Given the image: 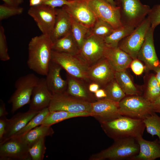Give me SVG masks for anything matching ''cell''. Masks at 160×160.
<instances>
[{"mask_svg":"<svg viewBox=\"0 0 160 160\" xmlns=\"http://www.w3.org/2000/svg\"><path fill=\"white\" fill-rule=\"evenodd\" d=\"M104 57L108 60L115 71H126L130 66L133 60L119 46L114 47H107Z\"/></svg>","mask_w":160,"mask_h":160,"instance_id":"7402d4cb","label":"cell"},{"mask_svg":"<svg viewBox=\"0 0 160 160\" xmlns=\"http://www.w3.org/2000/svg\"><path fill=\"white\" fill-rule=\"evenodd\" d=\"M52 50L77 55L79 49L71 33L53 43Z\"/></svg>","mask_w":160,"mask_h":160,"instance_id":"d4e9b609","label":"cell"},{"mask_svg":"<svg viewBox=\"0 0 160 160\" xmlns=\"http://www.w3.org/2000/svg\"><path fill=\"white\" fill-rule=\"evenodd\" d=\"M45 137L41 138L29 148V152L32 160H42L44 157L46 148Z\"/></svg>","mask_w":160,"mask_h":160,"instance_id":"d590c367","label":"cell"},{"mask_svg":"<svg viewBox=\"0 0 160 160\" xmlns=\"http://www.w3.org/2000/svg\"><path fill=\"white\" fill-rule=\"evenodd\" d=\"M28 14L33 19L42 34L50 36L55 21L56 8L41 4L30 7Z\"/></svg>","mask_w":160,"mask_h":160,"instance_id":"7c38bea8","label":"cell"},{"mask_svg":"<svg viewBox=\"0 0 160 160\" xmlns=\"http://www.w3.org/2000/svg\"><path fill=\"white\" fill-rule=\"evenodd\" d=\"M0 59L3 61H8L10 59L8 52V47L4 30L1 25H0Z\"/></svg>","mask_w":160,"mask_h":160,"instance_id":"74e56055","label":"cell"},{"mask_svg":"<svg viewBox=\"0 0 160 160\" xmlns=\"http://www.w3.org/2000/svg\"><path fill=\"white\" fill-rule=\"evenodd\" d=\"M115 71L108 60L103 57L88 67L87 78L90 82L96 83L103 88L114 79Z\"/></svg>","mask_w":160,"mask_h":160,"instance_id":"9a60e30c","label":"cell"},{"mask_svg":"<svg viewBox=\"0 0 160 160\" xmlns=\"http://www.w3.org/2000/svg\"><path fill=\"white\" fill-rule=\"evenodd\" d=\"M114 29L110 24L97 18L93 25L90 28L89 34L104 39L111 34Z\"/></svg>","mask_w":160,"mask_h":160,"instance_id":"e575fe53","label":"cell"},{"mask_svg":"<svg viewBox=\"0 0 160 160\" xmlns=\"http://www.w3.org/2000/svg\"><path fill=\"white\" fill-rule=\"evenodd\" d=\"M122 116L143 119L153 112L151 103L143 96L138 95L126 96L119 103Z\"/></svg>","mask_w":160,"mask_h":160,"instance_id":"52a82bcc","label":"cell"},{"mask_svg":"<svg viewBox=\"0 0 160 160\" xmlns=\"http://www.w3.org/2000/svg\"><path fill=\"white\" fill-rule=\"evenodd\" d=\"M23 11L21 7H14L8 6L4 4L0 5V20L7 19L10 17L20 15Z\"/></svg>","mask_w":160,"mask_h":160,"instance_id":"8d00e7d4","label":"cell"},{"mask_svg":"<svg viewBox=\"0 0 160 160\" xmlns=\"http://www.w3.org/2000/svg\"><path fill=\"white\" fill-rule=\"evenodd\" d=\"M88 5L97 18L110 24L114 29L122 25L119 8L106 0H88Z\"/></svg>","mask_w":160,"mask_h":160,"instance_id":"5bb4252c","label":"cell"},{"mask_svg":"<svg viewBox=\"0 0 160 160\" xmlns=\"http://www.w3.org/2000/svg\"><path fill=\"white\" fill-rule=\"evenodd\" d=\"M4 4L9 6L17 7L24 2V0H1Z\"/></svg>","mask_w":160,"mask_h":160,"instance_id":"7bdbcfd3","label":"cell"},{"mask_svg":"<svg viewBox=\"0 0 160 160\" xmlns=\"http://www.w3.org/2000/svg\"><path fill=\"white\" fill-rule=\"evenodd\" d=\"M151 26L150 20L147 17L131 33L119 42L118 46L132 59L137 58L138 53Z\"/></svg>","mask_w":160,"mask_h":160,"instance_id":"9c48e42d","label":"cell"},{"mask_svg":"<svg viewBox=\"0 0 160 160\" xmlns=\"http://www.w3.org/2000/svg\"><path fill=\"white\" fill-rule=\"evenodd\" d=\"M130 66L134 73L137 75L142 74L144 69L141 61L137 58L132 60Z\"/></svg>","mask_w":160,"mask_h":160,"instance_id":"ab89813d","label":"cell"},{"mask_svg":"<svg viewBox=\"0 0 160 160\" xmlns=\"http://www.w3.org/2000/svg\"><path fill=\"white\" fill-rule=\"evenodd\" d=\"M151 104L153 112L160 114V96L155 101L151 103Z\"/></svg>","mask_w":160,"mask_h":160,"instance_id":"f6af8a7d","label":"cell"},{"mask_svg":"<svg viewBox=\"0 0 160 160\" xmlns=\"http://www.w3.org/2000/svg\"><path fill=\"white\" fill-rule=\"evenodd\" d=\"M49 112L48 107L40 111L25 127L14 136L22 137L31 130L41 125Z\"/></svg>","mask_w":160,"mask_h":160,"instance_id":"d6a6232c","label":"cell"},{"mask_svg":"<svg viewBox=\"0 0 160 160\" xmlns=\"http://www.w3.org/2000/svg\"><path fill=\"white\" fill-rule=\"evenodd\" d=\"M109 3L111 4L112 5L114 6H116L115 1L113 0H106Z\"/></svg>","mask_w":160,"mask_h":160,"instance_id":"f907efd6","label":"cell"},{"mask_svg":"<svg viewBox=\"0 0 160 160\" xmlns=\"http://www.w3.org/2000/svg\"><path fill=\"white\" fill-rule=\"evenodd\" d=\"M88 88L90 92L94 94L100 88V87L98 84L95 82H91L88 84Z\"/></svg>","mask_w":160,"mask_h":160,"instance_id":"bcb514c9","label":"cell"},{"mask_svg":"<svg viewBox=\"0 0 160 160\" xmlns=\"http://www.w3.org/2000/svg\"><path fill=\"white\" fill-rule=\"evenodd\" d=\"M139 145L136 138L128 137L115 140L111 146L92 157V159L130 160L139 153Z\"/></svg>","mask_w":160,"mask_h":160,"instance_id":"3957f363","label":"cell"},{"mask_svg":"<svg viewBox=\"0 0 160 160\" xmlns=\"http://www.w3.org/2000/svg\"><path fill=\"white\" fill-rule=\"evenodd\" d=\"M47 0H41L42 1H47Z\"/></svg>","mask_w":160,"mask_h":160,"instance_id":"816d5d0a","label":"cell"},{"mask_svg":"<svg viewBox=\"0 0 160 160\" xmlns=\"http://www.w3.org/2000/svg\"><path fill=\"white\" fill-rule=\"evenodd\" d=\"M8 119L6 116L0 117V141L5 133Z\"/></svg>","mask_w":160,"mask_h":160,"instance_id":"b9f144b4","label":"cell"},{"mask_svg":"<svg viewBox=\"0 0 160 160\" xmlns=\"http://www.w3.org/2000/svg\"><path fill=\"white\" fill-rule=\"evenodd\" d=\"M8 114L6 111L5 104L3 101L0 100V117L5 116Z\"/></svg>","mask_w":160,"mask_h":160,"instance_id":"7dc6e473","label":"cell"},{"mask_svg":"<svg viewBox=\"0 0 160 160\" xmlns=\"http://www.w3.org/2000/svg\"><path fill=\"white\" fill-rule=\"evenodd\" d=\"M160 96V85L155 75L152 74L148 78L143 96L152 103Z\"/></svg>","mask_w":160,"mask_h":160,"instance_id":"4dcf8cb0","label":"cell"},{"mask_svg":"<svg viewBox=\"0 0 160 160\" xmlns=\"http://www.w3.org/2000/svg\"><path fill=\"white\" fill-rule=\"evenodd\" d=\"M29 148L22 137L13 136L0 142V160H31Z\"/></svg>","mask_w":160,"mask_h":160,"instance_id":"30bf717a","label":"cell"},{"mask_svg":"<svg viewBox=\"0 0 160 160\" xmlns=\"http://www.w3.org/2000/svg\"><path fill=\"white\" fill-rule=\"evenodd\" d=\"M143 120L147 132L153 137L157 136L160 143V117L153 112Z\"/></svg>","mask_w":160,"mask_h":160,"instance_id":"836d02e7","label":"cell"},{"mask_svg":"<svg viewBox=\"0 0 160 160\" xmlns=\"http://www.w3.org/2000/svg\"><path fill=\"white\" fill-rule=\"evenodd\" d=\"M119 9L122 25L138 26L148 15L151 8L143 4L140 0H115Z\"/></svg>","mask_w":160,"mask_h":160,"instance_id":"277c9868","label":"cell"},{"mask_svg":"<svg viewBox=\"0 0 160 160\" xmlns=\"http://www.w3.org/2000/svg\"><path fill=\"white\" fill-rule=\"evenodd\" d=\"M62 69L59 65L51 60L45 79L48 87L52 94L63 93L66 90L67 81L63 79L60 75Z\"/></svg>","mask_w":160,"mask_h":160,"instance_id":"44dd1931","label":"cell"},{"mask_svg":"<svg viewBox=\"0 0 160 160\" xmlns=\"http://www.w3.org/2000/svg\"><path fill=\"white\" fill-rule=\"evenodd\" d=\"M52 96L47 85L45 78H40L33 89L29 109L40 111L48 107Z\"/></svg>","mask_w":160,"mask_h":160,"instance_id":"ac0fdd59","label":"cell"},{"mask_svg":"<svg viewBox=\"0 0 160 160\" xmlns=\"http://www.w3.org/2000/svg\"><path fill=\"white\" fill-rule=\"evenodd\" d=\"M69 2V0H47L42 1L41 4L50 6L54 8L63 7L68 4Z\"/></svg>","mask_w":160,"mask_h":160,"instance_id":"60d3db41","label":"cell"},{"mask_svg":"<svg viewBox=\"0 0 160 160\" xmlns=\"http://www.w3.org/2000/svg\"><path fill=\"white\" fill-rule=\"evenodd\" d=\"M154 28L150 26L138 53L137 58L143 62L148 70H153L160 64L155 49L153 34Z\"/></svg>","mask_w":160,"mask_h":160,"instance_id":"e0dca14e","label":"cell"},{"mask_svg":"<svg viewBox=\"0 0 160 160\" xmlns=\"http://www.w3.org/2000/svg\"><path fill=\"white\" fill-rule=\"evenodd\" d=\"M39 111L29 109L25 112L18 113L8 119L5 133L0 142L14 136Z\"/></svg>","mask_w":160,"mask_h":160,"instance_id":"d6986e66","label":"cell"},{"mask_svg":"<svg viewBox=\"0 0 160 160\" xmlns=\"http://www.w3.org/2000/svg\"><path fill=\"white\" fill-rule=\"evenodd\" d=\"M101 123L106 134L114 140L142 136L145 128L143 119L124 116Z\"/></svg>","mask_w":160,"mask_h":160,"instance_id":"7a4b0ae2","label":"cell"},{"mask_svg":"<svg viewBox=\"0 0 160 160\" xmlns=\"http://www.w3.org/2000/svg\"><path fill=\"white\" fill-rule=\"evenodd\" d=\"M53 42L50 36L41 35L33 37L28 45L27 64L37 74L46 76L51 60Z\"/></svg>","mask_w":160,"mask_h":160,"instance_id":"6da1fadb","label":"cell"},{"mask_svg":"<svg viewBox=\"0 0 160 160\" xmlns=\"http://www.w3.org/2000/svg\"><path fill=\"white\" fill-rule=\"evenodd\" d=\"M114 79L126 95H140L141 92L126 71H116Z\"/></svg>","mask_w":160,"mask_h":160,"instance_id":"f1b7e54d","label":"cell"},{"mask_svg":"<svg viewBox=\"0 0 160 160\" xmlns=\"http://www.w3.org/2000/svg\"><path fill=\"white\" fill-rule=\"evenodd\" d=\"M97 100L105 98L106 97V92L104 88H100L94 93Z\"/></svg>","mask_w":160,"mask_h":160,"instance_id":"ee69618b","label":"cell"},{"mask_svg":"<svg viewBox=\"0 0 160 160\" xmlns=\"http://www.w3.org/2000/svg\"><path fill=\"white\" fill-rule=\"evenodd\" d=\"M54 133V131L51 127L40 125L22 137L29 148L41 138L51 136Z\"/></svg>","mask_w":160,"mask_h":160,"instance_id":"83f0119b","label":"cell"},{"mask_svg":"<svg viewBox=\"0 0 160 160\" xmlns=\"http://www.w3.org/2000/svg\"><path fill=\"white\" fill-rule=\"evenodd\" d=\"M67 86L66 92L69 95L79 99L94 102L97 100L94 94L89 92L88 88L89 84L73 77L66 73Z\"/></svg>","mask_w":160,"mask_h":160,"instance_id":"ffe728a7","label":"cell"},{"mask_svg":"<svg viewBox=\"0 0 160 160\" xmlns=\"http://www.w3.org/2000/svg\"><path fill=\"white\" fill-rule=\"evenodd\" d=\"M56 9L55 25L49 36L53 43L71 33V22L70 15L62 7Z\"/></svg>","mask_w":160,"mask_h":160,"instance_id":"cb8c5ba5","label":"cell"},{"mask_svg":"<svg viewBox=\"0 0 160 160\" xmlns=\"http://www.w3.org/2000/svg\"><path fill=\"white\" fill-rule=\"evenodd\" d=\"M106 47L103 38L89 34L77 55L89 67L104 57Z\"/></svg>","mask_w":160,"mask_h":160,"instance_id":"8fae6325","label":"cell"},{"mask_svg":"<svg viewBox=\"0 0 160 160\" xmlns=\"http://www.w3.org/2000/svg\"><path fill=\"white\" fill-rule=\"evenodd\" d=\"M119 103L105 98L91 103L90 115L101 123L113 120L121 116Z\"/></svg>","mask_w":160,"mask_h":160,"instance_id":"2e32d148","label":"cell"},{"mask_svg":"<svg viewBox=\"0 0 160 160\" xmlns=\"http://www.w3.org/2000/svg\"><path fill=\"white\" fill-rule=\"evenodd\" d=\"M106 94L105 98L119 103L126 96V94L114 79L103 88Z\"/></svg>","mask_w":160,"mask_h":160,"instance_id":"1f68e13d","label":"cell"},{"mask_svg":"<svg viewBox=\"0 0 160 160\" xmlns=\"http://www.w3.org/2000/svg\"><path fill=\"white\" fill-rule=\"evenodd\" d=\"M40 79L34 73H31L16 80L15 84V90L8 102L12 104V113L25 105L29 104L33 89Z\"/></svg>","mask_w":160,"mask_h":160,"instance_id":"5b68a950","label":"cell"},{"mask_svg":"<svg viewBox=\"0 0 160 160\" xmlns=\"http://www.w3.org/2000/svg\"><path fill=\"white\" fill-rule=\"evenodd\" d=\"M135 28L128 25H122L114 29L111 33L104 39L107 47H114L118 46L119 42L131 33Z\"/></svg>","mask_w":160,"mask_h":160,"instance_id":"4316f807","label":"cell"},{"mask_svg":"<svg viewBox=\"0 0 160 160\" xmlns=\"http://www.w3.org/2000/svg\"><path fill=\"white\" fill-rule=\"evenodd\" d=\"M69 1V3L62 8L77 22L88 28H91L97 18L89 7L88 0Z\"/></svg>","mask_w":160,"mask_h":160,"instance_id":"4fadbf2b","label":"cell"},{"mask_svg":"<svg viewBox=\"0 0 160 160\" xmlns=\"http://www.w3.org/2000/svg\"><path fill=\"white\" fill-rule=\"evenodd\" d=\"M48 107L50 112L63 111L72 113H90L91 103L74 97L64 92L52 94Z\"/></svg>","mask_w":160,"mask_h":160,"instance_id":"ba28073f","label":"cell"},{"mask_svg":"<svg viewBox=\"0 0 160 160\" xmlns=\"http://www.w3.org/2000/svg\"><path fill=\"white\" fill-rule=\"evenodd\" d=\"M140 147L138 154L131 160H154L160 158V143L157 139L150 141L142 136L136 138Z\"/></svg>","mask_w":160,"mask_h":160,"instance_id":"603a6c76","label":"cell"},{"mask_svg":"<svg viewBox=\"0 0 160 160\" xmlns=\"http://www.w3.org/2000/svg\"><path fill=\"white\" fill-rule=\"evenodd\" d=\"M156 73V77L160 85V64L153 70Z\"/></svg>","mask_w":160,"mask_h":160,"instance_id":"c3c4849f","label":"cell"},{"mask_svg":"<svg viewBox=\"0 0 160 160\" xmlns=\"http://www.w3.org/2000/svg\"><path fill=\"white\" fill-rule=\"evenodd\" d=\"M51 60L59 65L66 73L88 84L89 66L77 55L52 50Z\"/></svg>","mask_w":160,"mask_h":160,"instance_id":"8992f818","label":"cell"},{"mask_svg":"<svg viewBox=\"0 0 160 160\" xmlns=\"http://www.w3.org/2000/svg\"><path fill=\"white\" fill-rule=\"evenodd\" d=\"M70 17L71 33L80 50L85 39L89 34L90 28L83 25L71 17Z\"/></svg>","mask_w":160,"mask_h":160,"instance_id":"f546056e","label":"cell"},{"mask_svg":"<svg viewBox=\"0 0 160 160\" xmlns=\"http://www.w3.org/2000/svg\"><path fill=\"white\" fill-rule=\"evenodd\" d=\"M89 116H91L90 113L87 112L72 113L63 111L50 112L41 125L51 127L53 124L68 119Z\"/></svg>","mask_w":160,"mask_h":160,"instance_id":"484cf974","label":"cell"},{"mask_svg":"<svg viewBox=\"0 0 160 160\" xmlns=\"http://www.w3.org/2000/svg\"><path fill=\"white\" fill-rule=\"evenodd\" d=\"M29 5L30 7L36 6L41 4V0H29Z\"/></svg>","mask_w":160,"mask_h":160,"instance_id":"681fc988","label":"cell"},{"mask_svg":"<svg viewBox=\"0 0 160 160\" xmlns=\"http://www.w3.org/2000/svg\"><path fill=\"white\" fill-rule=\"evenodd\" d=\"M147 17L150 20L151 26L153 28L160 24V4L151 9Z\"/></svg>","mask_w":160,"mask_h":160,"instance_id":"f35d334b","label":"cell"}]
</instances>
